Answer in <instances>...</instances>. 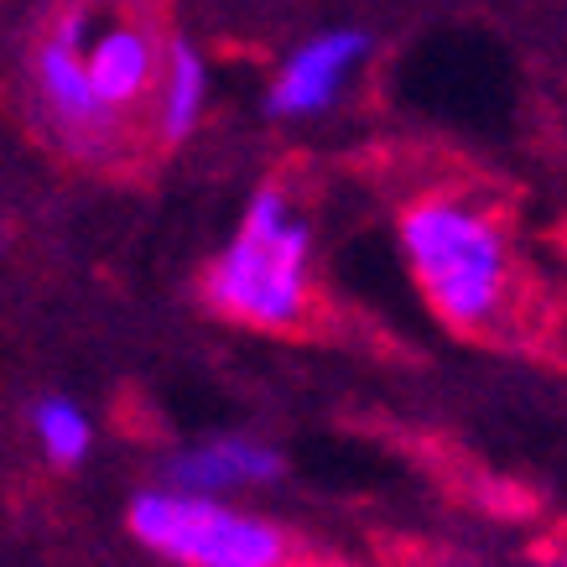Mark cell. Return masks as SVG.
<instances>
[{
	"label": "cell",
	"instance_id": "cell-2",
	"mask_svg": "<svg viewBox=\"0 0 567 567\" xmlns=\"http://www.w3.org/2000/svg\"><path fill=\"white\" fill-rule=\"evenodd\" d=\"M208 302L250 328H297L312 292V229L281 188H260L235 240L204 276Z\"/></svg>",
	"mask_w": 567,
	"mask_h": 567
},
{
	"label": "cell",
	"instance_id": "cell-3",
	"mask_svg": "<svg viewBox=\"0 0 567 567\" xmlns=\"http://www.w3.org/2000/svg\"><path fill=\"white\" fill-rule=\"evenodd\" d=\"M131 536L177 567H287L292 547L281 526L240 505L183 489H146L131 499Z\"/></svg>",
	"mask_w": 567,
	"mask_h": 567
},
{
	"label": "cell",
	"instance_id": "cell-1",
	"mask_svg": "<svg viewBox=\"0 0 567 567\" xmlns=\"http://www.w3.org/2000/svg\"><path fill=\"white\" fill-rule=\"evenodd\" d=\"M401 250L427 302L453 328L468 333L499 328L516 292V271H511V245L484 208L432 193L401 214Z\"/></svg>",
	"mask_w": 567,
	"mask_h": 567
},
{
	"label": "cell",
	"instance_id": "cell-9",
	"mask_svg": "<svg viewBox=\"0 0 567 567\" xmlns=\"http://www.w3.org/2000/svg\"><path fill=\"white\" fill-rule=\"evenodd\" d=\"M32 432H37V447L58 468L84 464L89 447H94V422H89V412L73 395H42L32 406Z\"/></svg>",
	"mask_w": 567,
	"mask_h": 567
},
{
	"label": "cell",
	"instance_id": "cell-5",
	"mask_svg": "<svg viewBox=\"0 0 567 567\" xmlns=\"http://www.w3.org/2000/svg\"><path fill=\"white\" fill-rule=\"evenodd\" d=\"M370 37L354 32V27H339V32H323L302 42V48L281 63V73L271 79V94H266V110L276 121H302V115H318L339 100L349 69L364 58Z\"/></svg>",
	"mask_w": 567,
	"mask_h": 567
},
{
	"label": "cell",
	"instance_id": "cell-8",
	"mask_svg": "<svg viewBox=\"0 0 567 567\" xmlns=\"http://www.w3.org/2000/svg\"><path fill=\"white\" fill-rule=\"evenodd\" d=\"M204 104H208V63L204 52L193 42H167L162 52V79H156V136L177 146L188 141L204 121Z\"/></svg>",
	"mask_w": 567,
	"mask_h": 567
},
{
	"label": "cell",
	"instance_id": "cell-4",
	"mask_svg": "<svg viewBox=\"0 0 567 567\" xmlns=\"http://www.w3.org/2000/svg\"><path fill=\"white\" fill-rule=\"evenodd\" d=\"M84 37H89V11L73 6L63 17L48 27V37L37 42V58H32V89H37V104L58 136L69 146H104L115 136V121L110 110L100 104L94 84H89V69H84Z\"/></svg>",
	"mask_w": 567,
	"mask_h": 567
},
{
	"label": "cell",
	"instance_id": "cell-7",
	"mask_svg": "<svg viewBox=\"0 0 567 567\" xmlns=\"http://www.w3.org/2000/svg\"><path fill=\"white\" fill-rule=\"evenodd\" d=\"M281 480V453L256 437H208L198 447H183L167 464V489L183 495L219 499L224 489H245V484H271Z\"/></svg>",
	"mask_w": 567,
	"mask_h": 567
},
{
	"label": "cell",
	"instance_id": "cell-6",
	"mask_svg": "<svg viewBox=\"0 0 567 567\" xmlns=\"http://www.w3.org/2000/svg\"><path fill=\"white\" fill-rule=\"evenodd\" d=\"M84 69H89V84H94L100 104L110 110V121L121 125L146 94H156L162 48L136 21H110L94 37H84Z\"/></svg>",
	"mask_w": 567,
	"mask_h": 567
}]
</instances>
